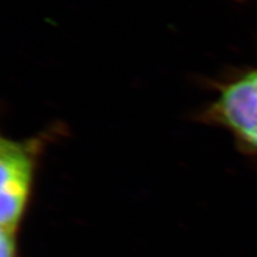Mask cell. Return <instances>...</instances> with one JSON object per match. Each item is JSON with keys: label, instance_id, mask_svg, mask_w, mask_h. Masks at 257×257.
Wrapping results in <instances>:
<instances>
[{"label": "cell", "instance_id": "3957f363", "mask_svg": "<svg viewBox=\"0 0 257 257\" xmlns=\"http://www.w3.org/2000/svg\"><path fill=\"white\" fill-rule=\"evenodd\" d=\"M16 234L2 230L0 237V257H18L17 238Z\"/></svg>", "mask_w": 257, "mask_h": 257}, {"label": "cell", "instance_id": "7a4b0ae2", "mask_svg": "<svg viewBox=\"0 0 257 257\" xmlns=\"http://www.w3.org/2000/svg\"><path fill=\"white\" fill-rule=\"evenodd\" d=\"M213 87L216 96L198 120L226 130L240 152L257 159V66L230 73Z\"/></svg>", "mask_w": 257, "mask_h": 257}, {"label": "cell", "instance_id": "277c9868", "mask_svg": "<svg viewBox=\"0 0 257 257\" xmlns=\"http://www.w3.org/2000/svg\"><path fill=\"white\" fill-rule=\"evenodd\" d=\"M237 2H242V0H237Z\"/></svg>", "mask_w": 257, "mask_h": 257}, {"label": "cell", "instance_id": "6da1fadb", "mask_svg": "<svg viewBox=\"0 0 257 257\" xmlns=\"http://www.w3.org/2000/svg\"><path fill=\"white\" fill-rule=\"evenodd\" d=\"M67 134L63 123H54L35 136L0 138V224L2 230L17 233L34 187L41 156L47 146Z\"/></svg>", "mask_w": 257, "mask_h": 257}]
</instances>
